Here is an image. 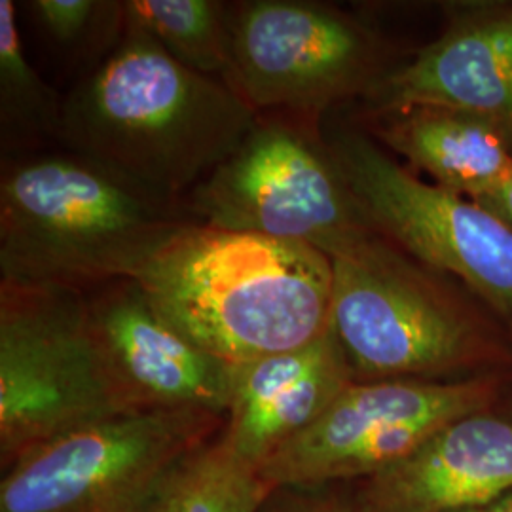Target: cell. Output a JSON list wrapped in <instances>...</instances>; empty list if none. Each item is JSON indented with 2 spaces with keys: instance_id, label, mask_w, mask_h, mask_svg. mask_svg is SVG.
<instances>
[{
  "instance_id": "1",
  "label": "cell",
  "mask_w": 512,
  "mask_h": 512,
  "mask_svg": "<svg viewBox=\"0 0 512 512\" xmlns=\"http://www.w3.org/2000/svg\"><path fill=\"white\" fill-rule=\"evenodd\" d=\"M256 118L230 84L184 67L126 23L116 48L63 99L61 147L183 205Z\"/></svg>"
},
{
  "instance_id": "2",
  "label": "cell",
  "mask_w": 512,
  "mask_h": 512,
  "mask_svg": "<svg viewBox=\"0 0 512 512\" xmlns=\"http://www.w3.org/2000/svg\"><path fill=\"white\" fill-rule=\"evenodd\" d=\"M133 281L226 365L308 348L329 332L332 260L306 243L188 222Z\"/></svg>"
},
{
  "instance_id": "3",
  "label": "cell",
  "mask_w": 512,
  "mask_h": 512,
  "mask_svg": "<svg viewBox=\"0 0 512 512\" xmlns=\"http://www.w3.org/2000/svg\"><path fill=\"white\" fill-rule=\"evenodd\" d=\"M188 222L181 203L73 150L4 158L0 281L92 294L135 279Z\"/></svg>"
},
{
  "instance_id": "4",
  "label": "cell",
  "mask_w": 512,
  "mask_h": 512,
  "mask_svg": "<svg viewBox=\"0 0 512 512\" xmlns=\"http://www.w3.org/2000/svg\"><path fill=\"white\" fill-rule=\"evenodd\" d=\"M329 329L355 382L512 374V334L494 313L378 232L332 258Z\"/></svg>"
},
{
  "instance_id": "5",
  "label": "cell",
  "mask_w": 512,
  "mask_h": 512,
  "mask_svg": "<svg viewBox=\"0 0 512 512\" xmlns=\"http://www.w3.org/2000/svg\"><path fill=\"white\" fill-rule=\"evenodd\" d=\"M319 118L258 112L239 147L183 200L188 219L228 232L346 255L376 234L346 183Z\"/></svg>"
},
{
  "instance_id": "6",
  "label": "cell",
  "mask_w": 512,
  "mask_h": 512,
  "mask_svg": "<svg viewBox=\"0 0 512 512\" xmlns=\"http://www.w3.org/2000/svg\"><path fill=\"white\" fill-rule=\"evenodd\" d=\"M137 408L99 340L88 294L0 281L4 463Z\"/></svg>"
},
{
  "instance_id": "7",
  "label": "cell",
  "mask_w": 512,
  "mask_h": 512,
  "mask_svg": "<svg viewBox=\"0 0 512 512\" xmlns=\"http://www.w3.org/2000/svg\"><path fill=\"white\" fill-rule=\"evenodd\" d=\"M217 420L188 408H137L48 440L12 461L0 512H156Z\"/></svg>"
},
{
  "instance_id": "8",
  "label": "cell",
  "mask_w": 512,
  "mask_h": 512,
  "mask_svg": "<svg viewBox=\"0 0 512 512\" xmlns=\"http://www.w3.org/2000/svg\"><path fill=\"white\" fill-rule=\"evenodd\" d=\"M391 69L384 38L327 4L230 6L228 84L256 112L319 118L349 97H365Z\"/></svg>"
},
{
  "instance_id": "9",
  "label": "cell",
  "mask_w": 512,
  "mask_h": 512,
  "mask_svg": "<svg viewBox=\"0 0 512 512\" xmlns=\"http://www.w3.org/2000/svg\"><path fill=\"white\" fill-rule=\"evenodd\" d=\"M327 141L370 226L459 279L512 334V230L473 200L421 181L365 131L340 129Z\"/></svg>"
},
{
  "instance_id": "10",
  "label": "cell",
  "mask_w": 512,
  "mask_h": 512,
  "mask_svg": "<svg viewBox=\"0 0 512 512\" xmlns=\"http://www.w3.org/2000/svg\"><path fill=\"white\" fill-rule=\"evenodd\" d=\"M511 384L512 374L461 382H353L258 471L270 488L365 480L410 456L442 425L501 408Z\"/></svg>"
},
{
  "instance_id": "11",
  "label": "cell",
  "mask_w": 512,
  "mask_h": 512,
  "mask_svg": "<svg viewBox=\"0 0 512 512\" xmlns=\"http://www.w3.org/2000/svg\"><path fill=\"white\" fill-rule=\"evenodd\" d=\"M110 365L141 408H188L226 416L234 366L171 327L133 281L88 294Z\"/></svg>"
},
{
  "instance_id": "12",
  "label": "cell",
  "mask_w": 512,
  "mask_h": 512,
  "mask_svg": "<svg viewBox=\"0 0 512 512\" xmlns=\"http://www.w3.org/2000/svg\"><path fill=\"white\" fill-rule=\"evenodd\" d=\"M370 118L418 107L482 118L512 139V4L476 10L363 97Z\"/></svg>"
},
{
  "instance_id": "13",
  "label": "cell",
  "mask_w": 512,
  "mask_h": 512,
  "mask_svg": "<svg viewBox=\"0 0 512 512\" xmlns=\"http://www.w3.org/2000/svg\"><path fill=\"white\" fill-rule=\"evenodd\" d=\"M512 494V416L476 412L361 482L365 512H469Z\"/></svg>"
},
{
  "instance_id": "14",
  "label": "cell",
  "mask_w": 512,
  "mask_h": 512,
  "mask_svg": "<svg viewBox=\"0 0 512 512\" xmlns=\"http://www.w3.org/2000/svg\"><path fill=\"white\" fill-rule=\"evenodd\" d=\"M353 382L330 329L308 348L234 366L220 442L260 469L283 444L319 420Z\"/></svg>"
},
{
  "instance_id": "15",
  "label": "cell",
  "mask_w": 512,
  "mask_h": 512,
  "mask_svg": "<svg viewBox=\"0 0 512 512\" xmlns=\"http://www.w3.org/2000/svg\"><path fill=\"white\" fill-rule=\"evenodd\" d=\"M368 135L440 188L475 200L512 167V139L494 124L458 110L418 107L374 118Z\"/></svg>"
},
{
  "instance_id": "16",
  "label": "cell",
  "mask_w": 512,
  "mask_h": 512,
  "mask_svg": "<svg viewBox=\"0 0 512 512\" xmlns=\"http://www.w3.org/2000/svg\"><path fill=\"white\" fill-rule=\"evenodd\" d=\"M0 128L8 158L61 145L63 99L38 76L19 35L16 4L0 0Z\"/></svg>"
},
{
  "instance_id": "17",
  "label": "cell",
  "mask_w": 512,
  "mask_h": 512,
  "mask_svg": "<svg viewBox=\"0 0 512 512\" xmlns=\"http://www.w3.org/2000/svg\"><path fill=\"white\" fill-rule=\"evenodd\" d=\"M126 23L196 73L230 78V6L217 0H129Z\"/></svg>"
},
{
  "instance_id": "18",
  "label": "cell",
  "mask_w": 512,
  "mask_h": 512,
  "mask_svg": "<svg viewBox=\"0 0 512 512\" xmlns=\"http://www.w3.org/2000/svg\"><path fill=\"white\" fill-rule=\"evenodd\" d=\"M270 490L256 467L219 440L184 459L156 512H258Z\"/></svg>"
},
{
  "instance_id": "19",
  "label": "cell",
  "mask_w": 512,
  "mask_h": 512,
  "mask_svg": "<svg viewBox=\"0 0 512 512\" xmlns=\"http://www.w3.org/2000/svg\"><path fill=\"white\" fill-rule=\"evenodd\" d=\"M29 12L40 31L65 52L97 46L112 52L124 33V2L35 0Z\"/></svg>"
},
{
  "instance_id": "20",
  "label": "cell",
  "mask_w": 512,
  "mask_h": 512,
  "mask_svg": "<svg viewBox=\"0 0 512 512\" xmlns=\"http://www.w3.org/2000/svg\"><path fill=\"white\" fill-rule=\"evenodd\" d=\"M473 202L488 209L509 230H512V167L499 183H495L490 190H486Z\"/></svg>"
},
{
  "instance_id": "21",
  "label": "cell",
  "mask_w": 512,
  "mask_h": 512,
  "mask_svg": "<svg viewBox=\"0 0 512 512\" xmlns=\"http://www.w3.org/2000/svg\"><path fill=\"white\" fill-rule=\"evenodd\" d=\"M289 512H365L359 503L353 501H342V499H311L304 501L298 507H293Z\"/></svg>"
},
{
  "instance_id": "22",
  "label": "cell",
  "mask_w": 512,
  "mask_h": 512,
  "mask_svg": "<svg viewBox=\"0 0 512 512\" xmlns=\"http://www.w3.org/2000/svg\"><path fill=\"white\" fill-rule=\"evenodd\" d=\"M469 512H512V494L505 495V497L497 499V501L486 505V507H480V509Z\"/></svg>"
},
{
  "instance_id": "23",
  "label": "cell",
  "mask_w": 512,
  "mask_h": 512,
  "mask_svg": "<svg viewBox=\"0 0 512 512\" xmlns=\"http://www.w3.org/2000/svg\"><path fill=\"white\" fill-rule=\"evenodd\" d=\"M501 410H503V412H507V414H511L512 416V401L503 404V406H501Z\"/></svg>"
}]
</instances>
